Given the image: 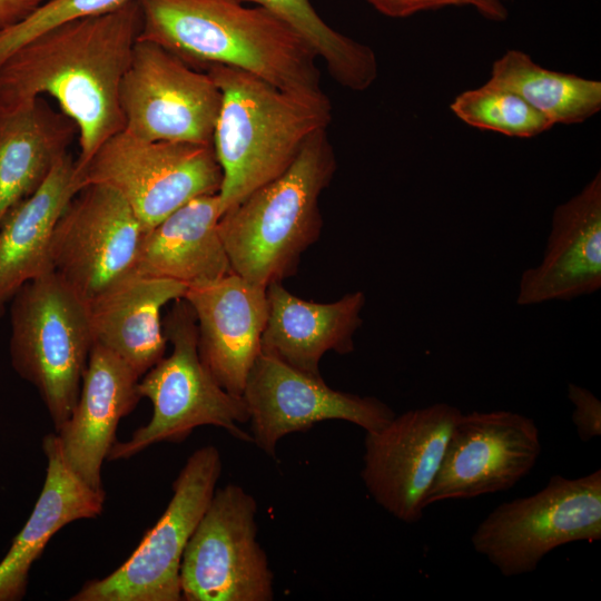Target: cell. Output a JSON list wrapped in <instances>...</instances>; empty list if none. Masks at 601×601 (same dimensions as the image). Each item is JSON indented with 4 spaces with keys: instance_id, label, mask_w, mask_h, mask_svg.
<instances>
[{
    "instance_id": "cell-18",
    "label": "cell",
    "mask_w": 601,
    "mask_h": 601,
    "mask_svg": "<svg viewBox=\"0 0 601 601\" xmlns=\"http://www.w3.org/2000/svg\"><path fill=\"white\" fill-rule=\"evenodd\" d=\"M139 380L120 357L93 344L77 404L57 436L69 467L95 490L102 489L101 467L116 442L119 421L141 398Z\"/></svg>"
},
{
    "instance_id": "cell-15",
    "label": "cell",
    "mask_w": 601,
    "mask_h": 601,
    "mask_svg": "<svg viewBox=\"0 0 601 601\" xmlns=\"http://www.w3.org/2000/svg\"><path fill=\"white\" fill-rule=\"evenodd\" d=\"M462 412L447 403L410 410L378 431L366 432L361 476L373 500L391 515L414 523L439 472Z\"/></svg>"
},
{
    "instance_id": "cell-24",
    "label": "cell",
    "mask_w": 601,
    "mask_h": 601,
    "mask_svg": "<svg viewBox=\"0 0 601 601\" xmlns=\"http://www.w3.org/2000/svg\"><path fill=\"white\" fill-rule=\"evenodd\" d=\"M76 138L75 122L43 97L0 112V223L37 191Z\"/></svg>"
},
{
    "instance_id": "cell-28",
    "label": "cell",
    "mask_w": 601,
    "mask_h": 601,
    "mask_svg": "<svg viewBox=\"0 0 601 601\" xmlns=\"http://www.w3.org/2000/svg\"><path fill=\"white\" fill-rule=\"evenodd\" d=\"M128 0H49L18 24L0 33V62L47 30L70 20L109 12Z\"/></svg>"
},
{
    "instance_id": "cell-31",
    "label": "cell",
    "mask_w": 601,
    "mask_h": 601,
    "mask_svg": "<svg viewBox=\"0 0 601 601\" xmlns=\"http://www.w3.org/2000/svg\"><path fill=\"white\" fill-rule=\"evenodd\" d=\"M43 0H0V33L32 13Z\"/></svg>"
},
{
    "instance_id": "cell-8",
    "label": "cell",
    "mask_w": 601,
    "mask_h": 601,
    "mask_svg": "<svg viewBox=\"0 0 601 601\" xmlns=\"http://www.w3.org/2000/svg\"><path fill=\"white\" fill-rule=\"evenodd\" d=\"M78 170L81 187H111L148 230L189 200L218 194L223 173L213 145L148 141L121 130Z\"/></svg>"
},
{
    "instance_id": "cell-23",
    "label": "cell",
    "mask_w": 601,
    "mask_h": 601,
    "mask_svg": "<svg viewBox=\"0 0 601 601\" xmlns=\"http://www.w3.org/2000/svg\"><path fill=\"white\" fill-rule=\"evenodd\" d=\"M80 188L76 159L67 152L37 191L0 223V317L26 283L49 270L55 226Z\"/></svg>"
},
{
    "instance_id": "cell-20",
    "label": "cell",
    "mask_w": 601,
    "mask_h": 601,
    "mask_svg": "<svg viewBox=\"0 0 601 601\" xmlns=\"http://www.w3.org/2000/svg\"><path fill=\"white\" fill-rule=\"evenodd\" d=\"M187 285L131 273L88 303L93 344L120 357L141 377L165 354L161 308L185 296Z\"/></svg>"
},
{
    "instance_id": "cell-14",
    "label": "cell",
    "mask_w": 601,
    "mask_h": 601,
    "mask_svg": "<svg viewBox=\"0 0 601 601\" xmlns=\"http://www.w3.org/2000/svg\"><path fill=\"white\" fill-rule=\"evenodd\" d=\"M535 422L505 410L462 413L454 424L424 506L508 491L541 453Z\"/></svg>"
},
{
    "instance_id": "cell-11",
    "label": "cell",
    "mask_w": 601,
    "mask_h": 601,
    "mask_svg": "<svg viewBox=\"0 0 601 601\" xmlns=\"http://www.w3.org/2000/svg\"><path fill=\"white\" fill-rule=\"evenodd\" d=\"M220 102L206 71L137 39L119 87L126 132L148 141L213 145Z\"/></svg>"
},
{
    "instance_id": "cell-1",
    "label": "cell",
    "mask_w": 601,
    "mask_h": 601,
    "mask_svg": "<svg viewBox=\"0 0 601 601\" xmlns=\"http://www.w3.org/2000/svg\"><path fill=\"white\" fill-rule=\"evenodd\" d=\"M137 0L70 20L33 38L0 66V112L50 96L78 129L80 169L124 130L119 87L141 30Z\"/></svg>"
},
{
    "instance_id": "cell-32",
    "label": "cell",
    "mask_w": 601,
    "mask_h": 601,
    "mask_svg": "<svg viewBox=\"0 0 601 601\" xmlns=\"http://www.w3.org/2000/svg\"><path fill=\"white\" fill-rule=\"evenodd\" d=\"M463 6H472L485 19L501 22L508 18V9L501 0H461Z\"/></svg>"
},
{
    "instance_id": "cell-19",
    "label": "cell",
    "mask_w": 601,
    "mask_h": 601,
    "mask_svg": "<svg viewBox=\"0 0 601 601\" xmlns=\"http://www.w3.org/2000/svg\"><path fill=\"white\" fill-rule=\"evenodd\" d=\"M268 315L262 335V353L313 376H321L319 362L333 351H354V334L363 321V292H352L332 303L299 298L282 282L266 287Z\"/></svg>"
},
{
    "instance_id": "cell-7",
    "label": "cell",
    "mask_w": 601,
    "mask_h": 601,
    "mask_svg": "<svg viewBox=\"0 0 601 601\" xmlns=\"http://www.w3.org/2000/svg\"><path fill=\"white\" fill-rule=\"evenodd\" d=\"M601 539V471L553 475L539 492L504 502L476 526L471 543L504 577L533 572L554 549Z\"/></svg>"
},
{
    "instance_id": "cell-3",
    "label": "cell",
    "mask_w": 601,
    "mask_h": 601,
    "mask_svg": "<svg viewBox=\"0 0 601 601\" xmlns=\"http://www.w3.org/2000/svg\"><path fill=\"white\" fill-rule=\"evenodd\" d=\"M206 71L221 102L213 147L221 168V213L282 175L306 141L327 129L332 105L323 95L282 90L245 70L213 65Z\"/></svg>"
},
{
    "instance_id": "cell-13",
    "label": "cell",
    "mask_w": 601,
    "mask_h": 601,
    "mask_svg": "<svg viewBox=\"0 0 601 601\" xmlns=\"http://www.w3.org/2000/svg\"><path fill=\"white\" fill-rule=\"evenodd\" d=\"M242 396L249 412L253 442L273 457L282 437L318 422L342 420L374 432L396 415L376 397L334 390L322 376L304 373L262 352Z\"/></svg>"
},
{
    "instance_id": "cell-6",
    "label": "cell",
    "mask_w": 601,
    "mask_h": 601,
    "mask_svg": "<svg viewBox=\"0 0 601 601\" xmlns=\"http://www.w3.org/2000/svg\"><path fill=\"white\" fill-rule=\"evenodd\" d=\"M9 304L12 367L37 388L57 432L77 404L93 346L88 306L50 269Z\"/></svg>"
},
{
    "instance_id": "cell-30",
    "label": "cell",
    "mask_w": 601,
    "mask_h": 601,
    "mask_svg": "<svg viewBox=\"0 0 601 601\" xmlns=\"http://www.w3.org/2000/svg\"><path fill=\"white\" fill-rule=\"evenodd\" d=\"M378 12L390 18H406L422 11L463 6L461 0H366Z\"/></svg>"
},
{
    "instance_id": "cell-29",
    "label": "cell",
    "mask_w": 601,
    "mask_h": 601,
    "mask_svg": "<svg viewBox=\"0 0 601 601\" xmlns=\"http://www.w3.org/2000/svg\"><path fill=\"white\" fill-rule=\"evenodd\" d=\"M568 397L573 404L572 422L581 441L588 442L601 435V403L587 388L568 384Z\"/></svg>"
},
{
    "instance_id": "cell-5",
    "label": "cell",
    "mask_w": 601,
    "mask_h": 601,
    "mask_svg": "<svg viewBox=\"0 0 601 601\" xmlns=\"http://www.w3.org/2000/svg\"><path fill=\"white\" fill-rule=\"evenodd\" d=\"M162 329L173 345L171 354L145 373L137 385L140 397L150 400L152 416L130 440L115 442L107 460L129 459L158 442H183L203 425L223 427L253 442L238 426L249 421L243 396L224 390L200 359L196 316L184 297L167 314Z\"/></svg>"
},
{
    "instance_id": "cell-22",
    "label": "cell",
    "mask_w": 601,
    "mask_h": 601,
    "mask_svg": "<svg viewBox=\"0 0 601 601\" xmlns=\"http://www.w3.org/2000/svg\"><path fill=\"white\" fill-rule=\"evenodd\" d=\"M221 215L218 194L189 200L145 231L135 270L187 286L230 273L218 230Z\"/></svg>"
},
{
    "instance_id": "cell-21",
    "label": "cell",
    "mask_w": 601,
    "mask_h": 601,
    "mask_svg": "<svg viewBox=\"0 0 601 601\" xmlns=\"http://www.w3.org/2000/svg\"><path fill=\"white\" fill-rule=\"evenodd\" d=\"M42 450L48 460L45 483L31 515L0 562V601L24 597L31 565L61 528L96 518L104 510V489L90 487L73 473L57 434L43 437Z\"/></svg>"
},
{
    "instance_id": "cell-2",
    "label": "cell",
    "mask_w": 601,
    "mask_h": 601,
    "mask_svg": "<svg viewBox=\"0 0 601 601\" xmlns=\"http://www.w3.org/2000/svg\"><path fill=\"white\" fill-rule=\"evenodd\" d=\"M138 39L155 42L190 67L221 65L299 95H323L317 56L269 10L242 0H137Z\"/></svg>"
},
{
    "instance_id": "cell-26",
    "label": "cell",
    "mask_w": 601,
    "mask_h": 601,
    "mask_svg": "<svg viewBox=\"0 0 601 601\" xmlns=\"http://www.w3.org/2000/svg\"><path fill=\"white\" fill-rule=\"evenodd\" d=\"M242 1L263 7L290 26L342 87L364 91L376 80L378 63L374 50L328 26L309 0Z\"/></svg>"
},
{
    "instance_id": "cell-17",
    "label": "cell",
    "mask_w": 601,
    "mask_h": 601,
    "mask_svg": "<svg viewBox=\"0 0 601 601\" xmlns=\"http://www.w3.org/2000/svg\"><path fill=\"white\" fill-rule=\"evenodd\" d=\"M601 287V173L552 214L541 263L520 278L516 304L572 300Z\"/></svg>"
},
{
    "instance_id": "cell-16",
    "label": "cell",
    "mask_w": 601,
    "mask_h": 601,
    "mask_svg": "<svg viewBox=\"0 0 601 601\" xmlns=\"http://www.w3.org/2000/svg\"><path fill=\"white\" fill-rule=\"evenodd\" d=\"M184 298L196 316L200 359L224 390L242 396L262 352L268 315L266 287L230 272L188 286Z\"/></svg>"
},
{
    "instance_id": "cell-10",
    "label": "cell",
    "mask_w": 601,
    "mask_h": 601,
    "mask_svg": "<svg viewBox=\"0 0 601 601\" xmlns=\"http://www.w3.org/2000/svg\"><path fill=\"white\" fill-rule=\"evenodd\" d=\"M256 512V500L239 485L215 490L183 553L181 599H273V573L257 541Z\"/></svg>"
},
{
    "instance_id": "cell-25",
    "label": "cell",
    "mask_w": 601,
    "mask_h": 601,
    "mask_svg": "<svg viewBox=\"0 0 601 601\" xmlns=\"http://www.w3.org/2000/svg\"><path fill=\"white\" fill-rule=\"evenodd\" d=\"M489 80L518 93L553 126L583 122L601 109L599 80L546 69L518 49L493 62Z\"/></svg>"
},
{
    "instance_id": "cell-9",
    "label": "cell",
    "mask_w": 601,
    "mask_h": 601,
    "mask_svg": "<svg viewBox=\"0 0 601 601\" xmlns=\"http://www.w3.org/2000/svg\"><path fill=\"white\" fill-rule=\"evenodd\" d=\"M221 473L213 445L195 451L173 484L174 494L157 523L111 574L93 579L72 601L181 600L180 563L186 544L207 509Z\"/></svg>"
},
{
    "instance_id": "cell-27",
    "label": "cell",
    "mask_w": 601,
    "mask_h": 601,
    "mask_svg": "<svg viewBox=\"0 0 601 601\" xmlns=\"http://www.w3.org/2000/svg\"><path fill=\"white\" fill-rule=\"evenodd\" d=\"M450 108L471 127L510 137L531 138L553 127L518 93L490 80L459 93Z\"/></svg>"
},
{
    "instance_id": "cell-12",
    "label": "cell",
    "mask_w": 601,
    "mask_h": 601,
    "mask_svg": "<svg viewBox=\"0 0 601 601\" xmlns=\"http://www.w3.org/2000/svg\"><path fill=\"white\" fill-rule=\"evenodd\" d=\"M145 231L119 193L100 184L86 185L55 226L49 269L88 304L136 272Z\"/></svg>"
},
{
    "instance_id": "cell-4",
    "label": "cell",
    "mask_w": 601,
    "mask_h": 601,
    "mask_svg": "<svg viewBox=\"0 0 601 601\" xmlns=\"http://www.w3.org/2000/svg\"><path fill=\"white\" fill-rule=\"evenodd\" d=\"M336 168L327 129L319 130L282 175L226 210L218 230L231 272L265 287L294 275L319 239V197Z\"/></svg>"
}]
</instances>
